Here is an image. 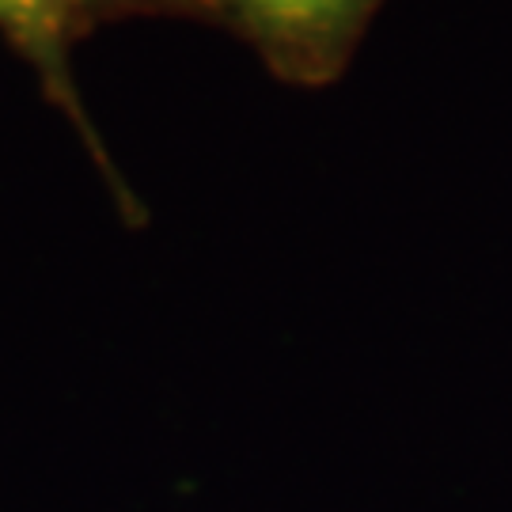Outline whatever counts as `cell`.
<instances>
[{
	"mask_svg": "<svg viewBox=\"0 0 512 512\" xmlns=\"http://www.w3.org/2000/svg\"><path fill=\"white\" fill-rule=\"evenodd\" d=\"M380 4L384 0H198V12L243 38L277 80L327 88L346 73Z\"/></svg>",
	"mask_w": 512,
	"mask_h": 512,
	"instance_id": "6da1fadb",
	"label": "cell"
},
{
	"mask_svg": "<svg viewBox=\"0 0 512 512\" xmlns=\"http://www.w3.org/2000/svg\"><path fill=\"white\" fill-rule=\"evenodd\" d=\"M42 23L57 46L69 54L80 35H88L99 23L133 16H179L202 19L198 0H35Z\"/></svg>",
	"mask_w": 512,
	"mask_h": 512,
	"instance_id": "3957f363",
	"label": "cell"
},
{
	"mask_svg": "<svg viewBox=\"0 0 512 512\" xmlns=\"http://www.w3.org/2000/svg\"><path fill=\"white\" fill-rule=\"evenodd\" d=\"M0 38L16 46V54L38 73L42 95H46L69 122H73V129L80 133V141H84V148L92 152V160L99 164V171H103V179H107L110 194H114V202H118V209H122V217L133 220V224H141V220H145L141 202H137V194L129 190L126 179L118 175L114 160L107 156L103 137H99V129L92 126V118H88V110H84V99H80V92H76L69 54L50 38L35 0H0Z\"/></svg>",
	"mask_w": 512,
	"mask_h": 512,
	"instance_id": "7a4b0ae2",
	"label": "cell"
}]
</instances>
